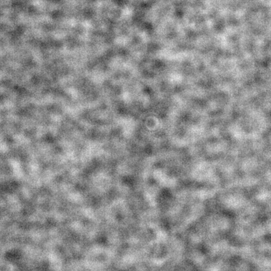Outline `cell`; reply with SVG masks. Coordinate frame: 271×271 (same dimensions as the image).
<instances>
[]
</instances>
